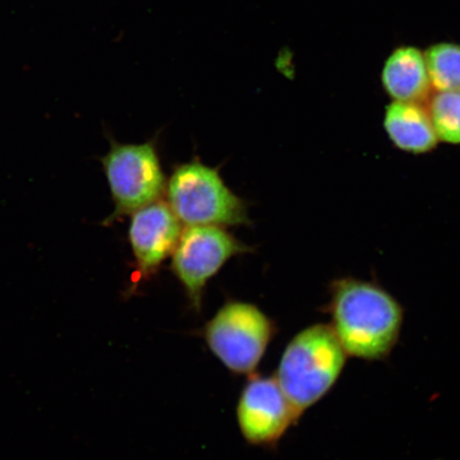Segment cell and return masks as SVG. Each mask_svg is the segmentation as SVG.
Returning a JSON list of instances; mask_svg holds the SVG:
<instances>
[{"mask_svg": "<svg viewBox=\"0 0 460 460\" xmlns=\"http://www.w3.org/2000/svg\"><path fill=\"white\" fill-rule=\"evenodd\" d=\"M329 309L332 329L352 358L383 360L399 341L404 310L376 283L354 278L333 280Z\"/></svg>", "mask_w": 460, "mask_h": 460, "instance_id": "1", "label": "cell"}, {"mask_svg": "<svg viewBox=\"0 0 460 460\" xmlns=\"http://www.w3.org/2000/svg\"><path fill=\"white\" fill-rule=\"evenodd\" d=\"M347 356L332 326L324 324L308 327L288 344L276 379L298 418L336 384Z\"/></svg>", "mask_w": 460, "mask_h": 460, "instance_id": "2", "label": "cell"}, {"mask_svg": "<svg viewBox=\"0 0 460 460\" xmlns=\"http://www.w3.org/2000/svg\"><path fill=\"white\" fill-rule=\"evenodd\" d=\"M165 195L166 203L187 227L251 226L244 200L226 185L217 169L199 159L176 166Z\"/></svg>", "mask_w": 460, "mask_h": 460, "instance_id": "3", "label": "cell"}, {"mask_svg": "<svg viewBox=\"0 0 460 460\" xmlns=\"http://www.w3.org/2000/svg\"><path fill=\"white\" fill-rule=\"evenodd\" d=\"M111 140V149L102 158L114 210L103 226H111L124 217L164 197L165 174L161 166L156 141L124 144Z\"/></svg>", "mask_w": 460, "mask_h": 460, "instance_id": "4", "label": "cell"}, {"mask_svg": "<svg viewBox=\"0 0 460 460\" xmlns=\"http://www.w3.org/2000/svg\"><path fill=\"white\" fill-rule=\"evenodd\" d=\"M273 335L271 320L254 305L229 302L206 325L211 352L230 371L250 374L263 358Z\"/></svg>", "mask_w": 460, "mask_h": 460, "instance_id": "5", "label": "cell"}, {"mask_svg": "<svg viewBox=\"0 0 460 460\" xmlns=\"http://www.w3.org/2000/svg\"><path fill=\"white\" fill-rule=\"evenodd\" d=\"M252 250L220 226H188L172 255L171 270L195 309L209 280L234 256Z\"/></svg>", "mask_w": 460, "mask_h": 460, "instance_id": "6", "label": "cell"}, {"mask_svg": "<svg viewBox=\"0 0 460 460\" xmlns=\"http://www.w3.org/2000/svg\"><path fill=\"white\" fill-rule=\"evenodd\" d=\"M181 234V222L163 199L131 215L128 240L136 264L131 291L159 271L174 252Z\"/></svg>", "mask_w": 460, "mask_h": 460, "instance_id": "7", "label": "cell"}, {"mask_svg": "<svg viewBox=\"0 0 460 460\" xmlns=\"http://www.w3.org/2000/svg\"><path fill=\"white\" fill-rule=\"evenodd\" d=\"M238 422L252 445L275 444L298 419L278 379L254 376L240 396Z\"/></svg>", "mask_w": 460, "mask_h": 460, "instance_id": "8", "label": "cell"}, {"mask_svg": "<svg viewBox=\"0 0 460 460\" xmlns=\"http://www.w3.org/2000/svg\"><path fill=\"white\" fill-rule=\"evenodd\" d=\"M381 79L391 101L427 103L434 92L424 53L413 46H401L390 54Z\"/></svg>", "mask_w": 460, "mask_h": 460, "instance_id": "9", "label": "cell"}, {"mask_svg": "<svg viewBox=\"0 0 460 460\" xmlns=\"http://www.w3.org/2000/svg\"><path fill=\"white\" fill-rule=\"evenodd\" d=\"M383 124L394 146L407 154H429L440 142L425 103L391 101Z\"/></svg>", "mask_w": 460, "mask_h": 460, "instance_id": "10", "label": "cell"}, {"mask_svg": "<svg viewBox=\"0 0 460 460\" xmlns=\"http://www.w3.org/2000/svg\"><path fill=\"white\" fill-rule=\"evenodd\" d=\"M425 105L439 141L460 146V91H434Z\"/></svg>", "mask_w": 460, "mask_h": 460, "instance_id": "11", "label": "cell"}, {"mask_svg": "<svg viewBox=\"0 0 460 460\" xmlns=\"http://www.w3.org/2000/svg\"><path fill=\"white\" fill-rule=\"evenodd\" d=\"M434 91H460V45L438 43L424 53Z\"/></svg>", "mask_w": 460, "mask_h": 460, "instance_id": "12", "label": "cell"}]
</instances>
